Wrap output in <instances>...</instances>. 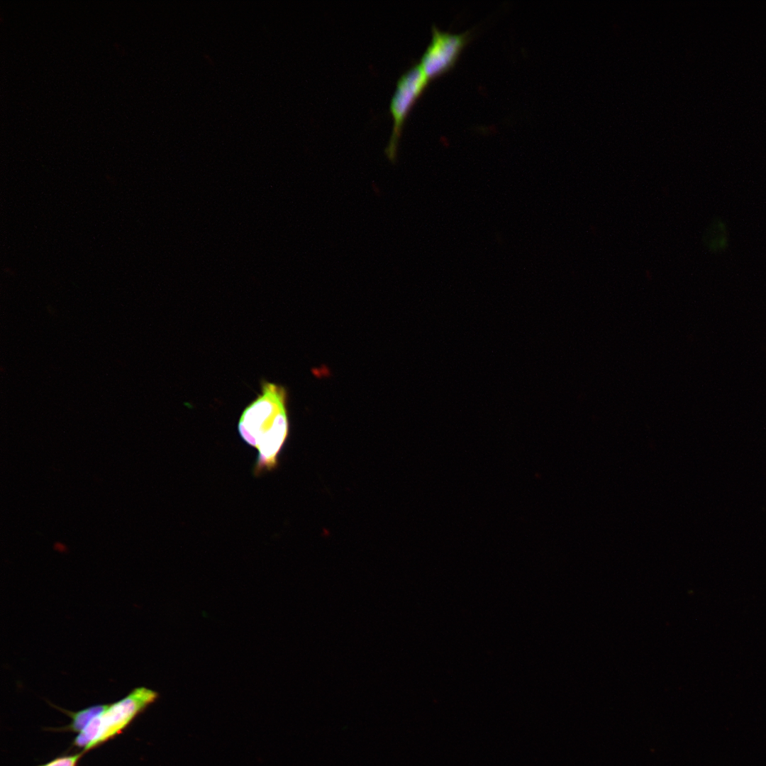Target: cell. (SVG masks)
Returning <instances> with one entry per match:
<instances>
[{"label": "cell", "mask_w": 766, "mask_h": 766, "mask_svg": "<svg viewBox=\"0 0 766 766\" xmlns=\"http://www.w3.org/2000/svg\"><path fill=\"white\" fill-rule=\"evenodd\" d=\"M158 698V693L145 687H135L120 700L106 704L74 740L84 752L91 750L122 732L132 721Z\"/></svg>", "instance_id": "7a4b0ae2"}, {"label": "cell", "mask_w": 766, "mask_h": 766, "mask_svg": "<svg viewBox=\"0 0 766 766\" xmlns=\"http://www.w3.org/2000/svg\"><path fill=\"white\" fill-rule=\"evenodd\" d=\"M429 80L418 62L404 72L396 82L389 104V110L393 118V127L385 148V154L392 162H394L396 159L399 139L404 121L414 102L426 89Z\"/></svg>", "instance_id": "3957f363"}, {"label": "cell", "mask_w": 766, "mask_h": 766, "mask_svg": "<svg viewBox=\"0 0 766 766\" xmlns=\"http://www.w3.org/2000/svg\"><path fill=\"white\" fill-rule=\"evenodd\" d=\"M84 752L73 754L71 755H63L55 758L54 760L38 766H77V762Z\"/></svg>", "instance_id": "8992f818"}, {"label": "cell", "mask_w": 766, "mask_h": 766, "mask_svg": "<svg viewBox=\"0 0 766 766\" xmlns=\"http://www.w3.org/2000/svg\"><path fill=\"white\" fill-rule=\"evenodd\" d=\"M289 426L284 389L264 382L260 394L244 409L238 422L242 439L258 450L253 468L255 476L277 467Z\"/></svg>", "instance_id": "6da1fadb"}, {"label": "cell", "mask_w": 766, "mask_h": 766, "mask_svg": "<svg viewBox=\"0 0 766 766\" xmlns=\"http://www.w3.org/2000/svg\"><path fill=\"white\" fill-rule=\"evenodd\" d=\"M470 35L469 31H442L433 26L431 41L418 62L426 77L431 79L452 68Z\"/></svg>", "instance_id": "277c9868"}, {"label": "cell", "mask_w": 766, "mask_h": 766, "mask_svg": "<svg viewBox=\"0 0 766 766\" xmlns=\"http://www.w3.org/2000/svg\"><path fill=\"white\" fill-rule=\"evenodd\" d=\"M106 704L93 705L76 712L62 710L72 718L66 729L79 733L94 717L105 709Z\"/></svg>", "instance_id": "5b68a950"}]
</instances>
